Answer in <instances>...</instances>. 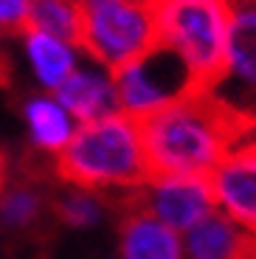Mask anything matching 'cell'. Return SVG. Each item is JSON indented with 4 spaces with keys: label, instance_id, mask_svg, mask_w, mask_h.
Returning a JSON list of instances; mask_svg holds the SVG:
<instances>
[{
    "label": "cell",
    "instance_id": "21",
    "mask_svg": "<svg viewBox=\"0 0 256 259\" xmlns=\"http://www.w3.org/2000/svg\"><path fill=\"white\" fill-rule=\"evenodd\" d=\"M147 3H155V0H147Z\"/></svg>",
    "mask_w": 256,
    "mask_h": 259
},
{
    "label": "cell",
    "instance_id": "3",
    "mask_svg": "<svg viewBox=\"0 0 256 259\" xmlns=\"http://www.w3.org/2000/svg\"><path fill=\"white\" fill-rule=\"evenodd\" d=\"M152 17L158 46L189 68L197 91L208 93L223 71L234 6L228 0H155Z\"/></svg>",
    "mask_w": 256,
    "mask_h": 259
},
{
    "label": "cell",
    "instance_id": "2",
    "mask_svg": "<svg viewBox=\"0 0 256 259\" xmlns=\"http://www.w3.org/2000/svg\"><path fill=\"white\" fill-rule=\"evenodd\" d=\"M54 178L88 192H135L149 181L141 124L124 113L79 124L71 144L54 158Z\"/></svg>",
    "mask_w": 256,
    "mask_h": 259
},
{
    "label": "cell",
    "instance_id": "1",
    "mask_svg": "<svg viewBox=\"0 0 256 259\" xmlns=\"http://www.w3.org/2000/svg\"><path fill=\"white\" fill-rule=\"evenodd\" d=\"M141 124L149 178H211L228 149L256 121H245L208 93H192Z\"/></svg>",
    "mask_w": 256,
    "mask_h": 259
},
{
    "label": "cell",
    "instance_id": "7",
    "mask_svg": "<svg viewBox=\"0 0 256 259\" xmlns=\"http://www.w3.org/2000/svg\"><path fill=\"white\" fill-rule=\"evenodd\" d=\"M208 96L245 121H256V6L234 9L223 71Z\"/></svg>",
    "mask_w": 256,
    "mask_h": 259
},
{
    "label": "cell",
    "instance_id": "16",
    "mask_svg": "<svg viewBox=\"0 0 256 259\" xmlns=\"http://www.w3.org/2000/svg\"><path fill=\"white\" fill-rule=\"evenodd\" d=\"M28 28L79 46L82 6H79V0H31V6H28Z\"/></svg>",
    "mask_w": 256,
    "mask_h": 259
},
{
    "label": "cell",
    "instance_id": "13",
    "mask_svg": "<svg viewBox=\"0 0 256 259\" xmlns=\"http://www.w3.org/2000/svg\"><path fill=\"white\" fill-rule=\"evenodd\" d=\"M23 48H26V59L34 79L48 93H57L71 79V73L82 65L79 62V57H82L79 46L51 37V34L34 31V28L23 31Z\"/></svg>",
    "mask_w": 256,
    "mask_h": 259
},
{
    "label": "cell",
    "instance_id": "15",
    "mask_svg": "<svg viewBox=\"0 0 256 259\" xmlns=\"http://www.w3.org/2000/svg\"><path fill=\"white\" fill-rule=\"evenodd\" d=\"M54 220L57 226L65 228H96L104 220V214L113 208V192L102 194V192H88V189H76V186H65L54 189Z\"/></svg>",
    "mask_w": 256,
    "mask_h": 259
},
{
    "label": "cell",
    "instance_id": "20",
    "mask_svg": "<svg viewBox=\"0 0 256 259\" xmlns=\"http://www.w3.org/2000/svg\"><path fill=\"white\" fill-rule=\"evenodd\" d=\"M234 9H245V6H256V0H228Z\"/></svg>",
    "mask_w": 256,
    "mask_h": 259
},
{
    "label": "cell",
    "instance_id": "17",
    "mask_svg": "<svg viewBox=\"0 0 256 259\" xmlns=\"http://www.w3.org/2000/svg\"><path fill=\"white\" fill-rule=\"evenodd\" d=\"M28 6L31 0H0V31L20 34L28 28Z\"/></svg>",
    "mask_w": 256,
    "mask_h": 259
},
{
    "label": "cell",
    "instance_id": "6",
    "mask_svg": "<svg viewBox=\"0 0 256 259\" xmlns=\"http://www.w3.org/2000/svg\"><path fill=\"white\" fill-rule=\"evenodd\" d=\"M45 161V155H28L0 194V237L20 245L45 242L51 237V228L57 226L51 206L54 189L48 181V175H54V163L48 169Z\"/></svg>",
    "mask_w": 256,
    "mask_h": 259
},
{
    "label": "cell",
    "instance_id": "14",
    "mask_svg": "<svg viewBox=\"0 0 256 259\" xmlns=\"http://www.w3.org/2000/svg\"><path fill=\"white\" fill-rule=\"evenodd\" d=\"M245 242V231L223 211L208 214L194 228L186 231V259H234Z\"/></svg>",
    "mask_w": 256,
    "mask_h": 259
},
{
    "label": "cell",
    "instance_id": "5",
    "mask_svg": "<svg viewBox=\"0 0 256 259\" xmlns=\"http://www.w3.org/2000/svg\"><path fill=\"white\" fill-rule=\"evenodd\" d=\"M118 113L144 121L147 116L163 110L180 99L200 93L194 76L172 51L155 46L144 57L127 62L113 73Z\"/></svg>",
    "mask_w": 256,
    "mask_h": 259
},
{
    "label": "cell",
    "instance_id": "12",
    "mask_svg": "<svg viewBox=\"0 0 256 259\" xmlns=\"http://www.w3.org/2000/svg\"><path fill=\"white\" fill-rule=\"evenodd\" d=\"M23 121L28 130V141L34 152L45 158H57L76 133V118L65 110L54 93H34L23 102Z\"/></svg>",
    "mask_w": 256,
    "mask_h": 259
},
{
    "label": "cell",
    "instance_id": "11",
    "mask_svg": "<svg viewBox=\"0 0 256 259\" xmlns=\"http://www.w3.org/2000/svg\"><path fill=\"white\" fill-rule=\"evenodd\" d=\"M54 96L59 99L65 110L76 118V124H90L99 118H107L118 113V99H115L113 73L96 62H82L71 79L59 88Z\"/></svg>",
    "mask_w": 256,
    "mask_h": 259
},
{
    "label": "cell",
    "instance_id": "4",
    "mask_svg": "<svg viewBox=\"0 0 256 259\" xmlns=\"http://www.w3.org/2000/svg\"><path fill=\"white\" fill-rule=\"evenodd\" d=\"M79 51L115 73L158 46L152 3L147 0H79Z\"/></svg>",
    "mask_w": 256,
    "mask_h": 259
},
{
    "label": "cell",
    "instance_id": "19",
    "mask_svg": "<svg viewBox=\"0 0 256 259\" xmlns=\"http://www.w3.org/2000/svg\"><path fill=\"white\" fill-rule=\"evenodd\" d=\"M9 73H12V68H9V57L6 48H3V31H0V84L9 82Z\"/></svg>",
    "mask_w": 256,
    "mask_h": 259
},
{
    "label": "cell",
    "instance_id": "10",
    "mask_svg": "<svg viewBox=\"0 0 256 259\" xmlns=\"http://www.w3.org/2000/svg\"><path fill=\"white\" fill-rule=\"evenodd\" d=\"M118 211V259H186L178 231L152 217L135 192H113Z\"/></svg>",
    "mask_w": 256,
    "mask_h": 259
},
{
    "label": "cell",
    "instance_id": "8",
    "mask_svg": "<svg viewBox=\"0 0 256 259\" xmlns=\"http://www.w3.org/2000/svg\"><path fill=\"white\" fill-rule=\"evenodd\" d=\"M208 181L220 211L245 234L256 237V124L234 141Z\"/></svg>",
    "mask_w": 256,
    "mask_h": 259
},
{
    "label": "cell",
    "instance_id": "18",
    "mask_svg": "<svg viewBox=\"0 0 256 259\" xmlns=\"http://www.w3.org/2000/svg\"><path fill=\"white\" fill-rule=\"evenodd\" d=\"M12 161H9V155L0 149V194L6 192V186H9V181H12Z\"/></svg>",
    "mask_w": 256,
    "mask_h": 259
},
{
    "label": "cell",
    "instance_id": "9",
    "mask_svg": "<svg viewBox=\"0 0 256 259\" xmlns=\"http://www.w3.org/2000/svg\"><path fill=\"white\" fill-rule=\"evenodd\" d=\"M135 200L163 226L183 234L217 211L211 181L197 175L149 178L141 189H135Z\"/></svg>",
    "mask_w": 256,
    "mask_h": 259
}]
</instances>
